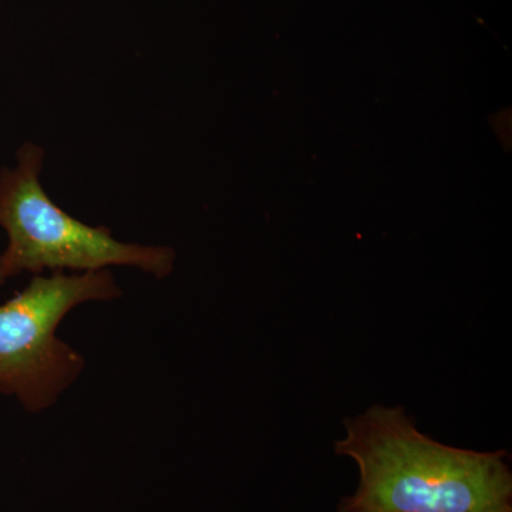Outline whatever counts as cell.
Returning <instances> with one entry per match:
<instances>
[{
	"mask_svg": "<svg viewBox=\"0 0 512 512\" xmlns=\"http://www.w3.org/2000/svg\"><path fill=\"white\" fill-rule=\"evenodd\" d=\"M120 296L107 269L36 275L0 305V393L16 397L26 412L50 409L84 369L83 356L57 338L60 323L82 303Z\"/></svg>",
	"mask_w": 512,
	"mask_h": 512,
	"instance_id": "3",
	"label": "cell"
},
{
	"mask_svg": "<svg viewBox=\"0 0 512 512\" xmlns=\"http://www.w3.org/2000/svg\"><path fill=\"white\" fill-rule=\"evenodd\" d=\"M345 427L335 453L356 461L360 480L339 512H512L507 451L446 446L403 407L373 406Z\"/></svg>",
	"mask_w": 512,
	"mask_h": 512,
	"instance_id": "1",
	"label": "cell"
},
{
	"mask_svg": "<svg viewBox=\"0 0 512 512\" xmlns=\"http://www.w3.org/2000/svg\"><path fill=\"white\" fill-rule=\"evenodd\" d=\"M43 157L42 148L28 143L15 170L0 171V227L9 239L0 254V286L23 272L42 275L46 269L82 274L123 265L158 279L173 272V249L124 244L109 228L90 227L57 207L39 181Z\"/></svg>",
	"mask_w": 512,
	"mask_h": 512,
	"instance_id": "2",
	"label": "cell"
}]
</instances>
